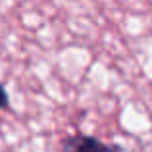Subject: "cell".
Returning a JSON list of instances; mask_svg holds the SVG:
<instances>
[{"label": "cell", "mask_w": 152, "mask_h": 152, "mask_svg": "<svg viewBox=\"0 0 152 152\" xmlns=\"http://www.w3.org/2000/svg\"><path fill=\"white\" fill-rule=\"evenodd\" d=\"M60 146H62V152H125L119 145L104 142L100 139L85 133L67 135L66 139H62Z\"/></svg>", "instance_id": "1"}, {"label": "cell", "mask_w": 152, "mask_h": 152, "mask_svg": "<svg viewBox=\"0 0 152 152\" xmlns=\"http://www.w3.org/2000/svg\"><path fill=\"white\" fill-rule=\"evenodd\" d=\"M8 104H10V98H8V93H6V89H4V85L0 83V110L8 108Z\"/></svg>", "instance_id": "2"}]
</instances>
